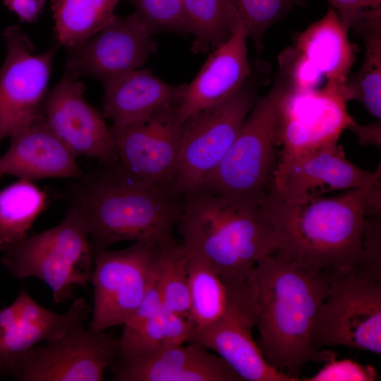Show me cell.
I'll return each instance as SVG.
<instances>
[{"label":"cell","instance_id":"836d02e7","mask_svg":"<svg viewBox=\"0 0 381 381\" xmlns=\"http://www.w3.org/2000/svg\"><path fill=\"white\" fill-rule=\"evenodd\" d=\"M346 30L371 18L381 17V0H327Z\"/></svg>","mask_w":381,"mask_h":381},{"label":"cell","instance_id":"3957f363","mask_svg":"<svg viewBox=\"0 0 381 381\" xmlns=\"http://www.w3.org/2000/svg\"><path fill=\"white\" fill-rule=\"evenodd\" d=\"M104 165L68 190L69 205L86 222L93 253L121 241L161 245L174 240L181 195L134 176L119 162Z\"/></svg>","mask_w":381,"mask_h":381},{"label":"cell","instance_id":"cb8c5ba5","mask_svg":"<svg viewBox=\"0 0 381 381\" xmlns=\"http://www.w3.org/2000/svg\"><path fill=\"white\" fill-rule=\"evenodd\" d=\"M124 0H52L57 44L66 49L94 36L116 16Z\"/></svg>","mask_w":381,"mask_h":381},{"label":"cell","instance_id":"8fae6325","mask_svg":"<svg viewBox=\"0 0 381 381\" xmlns=\"http://www.w3.org/2000/svg\"><path fill=\"white\" fill-rule=\"evenodd\" d=\"M119 352V339L77 325L26 351L10 372L23 381H102Z\"/></svg>","mask_w":381,"mask_h":381},{"label":"cell","instance_id":"30bf717a","mask_svg":"<svg viewBox=\"0 0 381 381\" xmlns=\"http://www.w3.org/2000/svg\"><path fill=\"white\" fill-rule=\"evenodd\" d=\"M374 171L351 162L338 140L305 150L283 151L274 170L269 194L287 204L306 202L334 190L380 181Z\"/></svg>","mask_w":381,"mask_h":381},{"label":"cell","instance_id":"4fadbf2b","mask_svg":"<svg viewBox=\"0 0 381 381\" xmlns=\"http://www.w3.org/2000/svg\"><path fill=\"white\" fill-rule=\"evenodd\" d=\"M227 289L229 303L224 315L196 331L191 341L214 351L243 380L298 381L268 363L253 339L255 302L252 280Z\"/></svg>","mask_w":381,"mask_h":381},{"label":"cell","instance_id":"83f0119b","mask_svg":"<svg viewBox=\"0 0 381 381\" xmlns=\"http://www.w3.org/2000/svg\"><path fill=\"white\" fill-rule=\"evenodd\" d=\"M188 253L190 317L196 332L214 324L224 315L228 307L229 291L203 257Z\"/></svg>","mask_w":381,"mask_h":381},{"label":"cell","instance_id":"f1b7e54d","mask_svg":"<svg viewBox=\"0 0 381 381\" xmlns=\"http://www.w3.org/2000/svg\"><path fill=\"white\" fill-rule=\"evenodd\" d=\"M188 257V250L182 243H177L172 240L161 244L156 277L164 308L191 319Z\"/></svg>","mask_w":381,"mask_h":381},{"label":"cell","instance_id":"8d00e7d4","mask_svg":"<svg viewBox=\"0 0 381 381\" xmlns=\"http://www.w3.org/2000/svg\"><path fill=\"white\" fill-rule=\"evenodd\" d=\"M2 1L21 22L33 23L37 20L46 0H2Z\"/></svg>","mask_w":381,"mask_h":381},{"label":"cell","instance_id":"5bb4252c","mask_svg":"<svg viewBox=\"0 0 381 381\" xmlns=\"http://www.w3.org/2000/svg\"><path fill=\"white\" fill-rule=\"evenodd\" d=\"M154 34L135 12L112 20L89 39L66 48L65 71L92 76L102 83L140 68L157 50Z\"/></svg>","mask_w":381,"mask_h":381},{"label":"cell","instance_id":"2e32d148","mask_svg":"<svg viewBox=\"0 0 381 381\" xmlns=\"http://www.w3.org/2000/svg\"><path fill=\"white\" fill-rule=\"evenodd\" d=\"M78 78L64 72L47 94L41 114L52 131L75 155L103 164L118 162L110 127L104 116L84 97Z\"/></svg>","mask_w":381,"mask_h":381},{"label":"cell","instance_id":"7c38bea8","mask_svg":"<svg viewBox=\"0 0 381 381\" xmlns=\"http://www.w3.org/2000/svg\"><path fill=\"white\" fill-rule=\"evenodd\" d=\"M6 46L0 68V143L41 115L58 44L35 54L18 26L3 32Z\"/></svg>","mask_w":381,"mask_h":381},{"label":"cell","instance_id":"1f68e13d","mask_svg":"<svg viewBox=\"0 0 381 381\" xmlns=\"http://www.w3.org/2000/svg\"><path fill=\"white\" fill-rule=\"evenodd\" d=\"M337 356L325 362L316 373L300 379L303 381H375L379 375L375 368L349 358Z\"/></svg>","mask_w":381,"mask_h":381},{"label":"cell","instance_id":"d4e9b609","mask_svg":"<svg viewBox=\"0 0 381 381\" xmlns=\"http://www.w3.org/2000/svg\"><path fill=\"white\" fill-rule=\"evenodd\" d=\"M194 54L210 53L226 42L241 21L231 0H182Z\"/></svg>","mask_w":381,"mask_h":381},{"label":"cell","instance_id":"52a82bcc","mask_svg":"<svg viewBox=\"0 0 381 381\" xmlns=\"http://www.w3.org/2000/svg\"><path fill=\"white\" fill-rule=\"evenodd\" d=\"M318 349L341 346L381 354V280L353 270L330 278L312 333Z\"/></svg>","mask_w":381,"mask_h":381},{"label":"cell","instance_id":"ac0fdd59","mask_svg":"<svg viewBox=\"0 0 381 381\" xmlns=\"http://www.w3.org/2000/svg\"><path fill=\"white\" fill-rule=\"evenodd\" d=\"M341 89L327 85L320 90L292 89L284 111L283 151L305 150L338 140L354 121L346 111Z\"/></svg>","mask_w":381,"mask_h":381},{"label":"cell","instance_id":"d590c367","mask_svg":"<svg viewBox=\"0 0 381 381\" xmlns=\"http://www.w3.org/2000/svg\"><path fill=\"white\" fill-rule=\"evenodd\" d=\"M163 309L162 297L157 282L155 269L153 277L143 298L131 317L123 325V329L134 327L157 315Z\"/></svg>","mask_w":381,"mask_h":381},{"label":"cell","instance_id":"603a6c76","mask_svg":"<svg viewBox=\"0 0 381 381\" xmlns=\"http://www.w3.org/2000/svg\"><path fill=\"white\" fill-rule=\"evenodd\" d=\"M348 30L338 13L329 8L326 14L301 32L296 40L298 54L309 61L327 84L343 88L354 61Z\"/></svg>","mask_w":381,"mask_h":381},{"label":"cell","instance_id":"7402d4cb","mask_svg":"<svg viewBox=\"0 0 381 381\" xmlns=\"http://www.w3.org/2000/svg\"><path fill=\"white\" fill-rule=\"evenodd\" d=\"M102 84V115L119 127L142 123L162 109L179 104L186 87V84L171 85L152 71L140 68Z\"/></svg>","mask_w":381,"mask_h":381},{"label":"cell","instance_id":"8992f818","mask_svg":"<svg viewBox=\"0 0 381 381\" xmlns=\"http://www.w3.org/2000/svg\"><path fill=\"white\" fill-rule=\"evenodd\" d=\"M0 250L1 263L13 277L40 279L51 289L56 303L72 299L75 288H86L90 282L94 253L88 228L71 205L54 227Z\"/></svg>","mask_w":381,"mask_h":381},{"label":"cell","instance_id":"9c48e42d","mask_svg":"<svg viewBox=\"0 0 381 381\" xmlns=\"http://www.w3.org/2000/svg\"><path fill=\"white\" fill-rule=\"evenodd\" d=\"M160 245L134 242L120 250L94 254L90 282L93 308L89 329L102 332L124 325L143 298L153 277Z\"/></svg>","mask_w":381,"mask_h":381},{"label":"cell","instance_id":"ffe728a7","mask_svg":"<svg viewBox=\"0 0 381 381\" xmlns=\"http://www.w3.org/2000/svg\"><path fill=\"white\" fill-rule=\"evenodd\" d=\"M10 138L9 147L0 157V176L32 181L84 176L75 155L52 131L42 114Z\"/></svg>","mask_w":381,"mask_h":381},{"label":"cell","instance_id":"d6a6232c","mask_svg":"<svg viewBox=\"0 0 381 381\" xmlns=\"http://www.w3.org/2000/svg\"><path fill=\"white\" fill-rule=\"evenodd\" d=\"M381 224L378 216L367 217L361 258L355 270L381 280Z\"/></svg>","mask_w":381,"mask_h":381},{"label":"cell","instance_id":"d6986e66","mask_svg":"<svg viewBox=\"0 0 381 381\" xmlns=\"http://www.w3.org/2000/svg\"><path fill=\"white\" fill-rule=\"evenodd\" d=\"M116 381H243L217 354L191 341L140 357H116Z\"/></svg>","mask_w":381,"mask_h":381},{"label":"cell","instance_id":"44dd1931","mask_svg":"<svg viewBox=\"0 0 381 381\" xmlns=\"http://www.w3.org/2000/svg\"><path fill=\"white\" fill-rule=\"evenodd\" d=\"M248 38L241 21L229 39L210 53L195 78L186 84L177 107L181 123L226 99L244 85L251 73L246 47Z\"/></svg>","mask_w":381,"mask_h":381},{"label":"cell","instance_id":"74e56055","mask_svg":"<svg viewBox=\"0 0 381 381\" xmlns=\"http://www.w3.org/2000/svg\"><path fill=\"white\" fill-rule=\"evenodd\" d=\"M349 128L353 131L358 138L361 144H372L380 147V121L362 126L354 121L349 125Z\"/></svg>","mask_w":381,"mask_h":381},{"label":"cell","instance_id":"484cf974","mask_svg":"<svg viewBox=\"0 0 381 381\" xmlns=\"http://www.w3.org/2000/svg\"><path fill=\"white\" fill-rule=\"evenodd\" d=\"M47 202L46 193L30 180L19 179L0 190V250L28 236Z\"/></svg>","mask_w":381,"mask_h":381},{"label":"cell","instance_id":"f546056e","mask_svg":"<svg viewBox=\"0 0 381 381\" xmlns=\"http://www.w3.org/2000/svg\"><path fill=\"white\" fill-rule=\"evenodd\" d=\"M248 37L255 43L258 52L263 49L265 32L301 0H231Z\"/></svg>","mask_w":381,"mask_h":381},{"label":"cell","instance_id":"ba28073f","mask_svg":"<svg viewBox=\"0 0 381 381\" xmlns=\"http://www.w3.org/2000/svg\"><path fill=\"white\" fill-rule=\"evenodd\" d=\"M253 102L252 90L243 85L226 99L183 122L174 193L184 196L199 188L225 157Z\"/></svg>","mask_w":381,"mask_h":381},{"label":"cell","instance_id":"e0dca14e","mask_svg":"<svg viewBox=\"0 0 381 381\" xmlns=\"http://www.w3.org/2000/svg\"><path fill=\"white\" fill-rule=\"evenodd\" d=\"M91 312L82 298L64 313L38 304L22 289L15 301L0 308V375L9 374L20 358L41 341H51L84 324Z\"/></svg>","mask_w":381,"mask_h":381},{"label":"cell","instance_id":"7a4b0ae2","mask_svg":"<svg viewBox=\"0 0 381 381\" xmlns=\"http://www.w3.org/2000/svg\"><path fill=\"white\" fill-rule=\"evenodd\" d=\"M330 278L274 253L261 259L253 274L256 342L268 363L298 381L307 363L337 356L334 351L315 349L312 342Z\"/></svg>","mask_w":381,"mask_h":381},{"label":"cell","instance_id":"4316f807","mask_svg":"<svg viewBox=\"0 0 381 381\" xmlns=\"http://www.w3.org/2000/svg\"><path fill=\"white\" fill-rule=\"evenodd\" d=\"M353 29L363 38L365 56L359 71L347 80L343 95L348 102H361L368 111L381 117V17L363 21Z\"/></svg>","mask_w":381,"mask_h":381},{"label":"cell","instance_id":"277c9868","mask_svg":"<svg viewBox=\"0 0 381 381\" xmlns=\"http://www.w3.org/2000/svg\"><path fill=\"white\" fill-rule=\"evenodd\" d=\"M183 197L176 225L182 243L203 257L226 286L249 282L258 262L276 248L265 198H236L202 189Z\"/></svg>","mask_w":381,"mask_h":381},{"label":"cell","instance_id":"e575fe53","mask_svg":"<svg viewBox=\"0 0 381 381\" xmlns=\"http://www.w3.org/2000/svg\"><path fill=\"white\" fill-rule=\"evenodd\" d=\"M161 322L164 347L183 345L191 341L195 332L191 319L164 308L161 313Z\"/></svg>","mask_w":381,"mask_h":381},{"label":"cell","instance_id":"5b68a950","mask_svg":"<svg viewBox=\"0 0 381 381\" xmlns=\"http://www.w3.org/2000/svg\"><path fill=\"white\" fill-rule=\"evenodd\" d=\"M282 73L267 95L253 107L225 157L198 190L256 200L268 195L284 107L292 90L282 69Z\"/></svg>","mask_w":381,"mask_h":381},{"label":"cell","instance_id":"4dcf8cb0","mask_svg":"<svg viewBox=\"0 0 381 381\" xmlns=\"http://www.w3.org/2000/svg\"><path fill=\"white\" fill-rule=\"evenodd\" d=\"M153 34L188 33L182 0H126Z\"/></svg>","mask_w":381,"mask_h":381},{"label":"cell","instance_id":"6da1fadb","mask_svg":"<svg viewBox=\"0 0 381 381\" xmlns=\"http://www.w3.org/2000/svg\"><path fill=\"white\" fill-rule=\"evenodd\" d=\"M263 205L274 254L330 277L339 276L360 262L366 219L380 214V181L303 203L287 204L268 194Z\"/></svg>","mask_w":381,"mask_h":381},{"label":"cell","instance_id":"9a60e30c","mask_svg":"<svg viewBox=\"0 0 381 381\" xmlns=\"http://www.w3.org/2000/svg\"><path fill=\"white\" fill-rule=\"evenodd\" d=\"M177 107L163 108L140 124L110 126L119 163L134 176L163 189L171 190L178 169L183 123Z\"/></svg>","mask_w":381,"mask_h":381}]
</instances>
